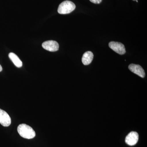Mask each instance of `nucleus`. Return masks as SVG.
<instances>
[{"mask_svg":"<svg viewBox=\"0 0 147 147\" xmlns=\"http://www.w3.org/2000/svg\"><path fill=\"white\" fill-rule=\"evenodd\" d=\"M18 134L21 137L26 139H32L36 136V133L33 128L26 124H21L17 127Z\"/></svg>","mask_w":147,"mask_h":147,"instance_id":"nucleus-1","label":"nucleus"},{"mask_svg":"<svg viewBox=\"0 0 147 147\" xmlns=\"http://www.w3.org/2000/svg\"><path fill=\"white\" fill-rule=\"evenodd\" d=\"M75 8L76 5L72 2L65 1L59 5L58 9V12L60 14H67L73 11Z\"/></svg>","mask_w":147,"mask_h":147,"instance_id":"nucleus-2","label":"nucleus"},{"mask_svg":"<svg viewBox=\"0 0 147 147\" xmlns=\"http://www.w3.org/2000/svg\"><path fill=\"white\" fill-rule=\"evenodd\" d=\"M109 46L113 51L119 55H124L126 53L124 45L121 42L111 41L109 42Z\"/></svg>","mask_w":147,"mask_h":147,"instance_id":"nucleus-3","label":"nucleus"},{"mask_svg":"<svg viewBox=\"0 0 147 147\" xmlns=\"http://www.w3.org/2000/svg\"><path fill=\"white\" fill-rule=\"evenodd\" d=\"M42 47L43 49L47 51L52 52H56L59 50V44L57 41L48 40L42 43Z\"/></svg>","mask_w":147,"mask_h":147,"instance_id":"nucleus-4","label":"nucleus"},{"mask_svg":"<svg viewBox=\"0 0 147 147\" xmlns=\"http://www.w3.org/2000/svg\"><path fill=\"white\" fill-rule=\"evenodd\" d=\"M139 140V134L136 131H132L129 133L125 139V143L129 146H134Z\"/></svg>","mask_w":147,"mask_h":147,"instance_id":"nucleus-5","label":"nucleus"},{"mask_svg":"<svg viewBox=\"0 0 147 147\" xmlns=\"http://www.w3.org/2000/svg\"><path fill=\"white\" fill-rule=\"evenodd\" d=\"M11 123L10 116L4 110L0 109V124L3 126L8 127Z\"/></svg>","mask_w":147,"mask_h":147,"instance_id":"nucleus-6","label":"nucleus"},{"mask_svg":"<svg viewBox=\"0 0 147 147\" xmlns=\"http://www.w3.org/2000/svg\"><path fill=\"white\" fill-rule=\"evenodd\" d=\"M129 69L131 71L142 78H144L145 76L144 70L139 65L131 64L128 66Z\"/></svg>","mask_w":147,"mask_h":147,"instance_id":"nucleus-7","label":"nucleus"},{"mask_svg":"<svg viewBox=\"0 0 147 147\" xmlns=\"http://www.w3.org/2000/svg\"><path fill=\"white\" fill-rule=\"evenodd\" d=\"M94 55L91 51L86 52L83 55L82 62L83 64L85 65L90 64L93 59Z\"/></svg>","mask_w":147,"mask_h":147,"instance_id":"nucleus-8","label":"nucleus"},{"mask_svg":"<svg viewBox=\"0 0 147 147\" xmlns=\"http://www.w3.org/2000/svg\"><path fill=\"white\" fill-rule=\"evenodd\" d=\"M9 57L12 61L14 65L18 68L21 67L23 65V63L18 56L14 53H11L9 54Z\"/></svg>","mask_w":147,"mask_h":147,"instance_id":"nucleus-9","label":"nucleus"},{"mask_svg":"<svg viewBox=\"0 0 147 147\" xmlns=\"http://www.w3.org/2000/svg\"><path fill=\"white\" fill-rule=\"evenodd\" d=\"M90 1L94 4H100L102 0H90Z\"/></svg>","mask_w":147,"mask_h":147,"instance_id":"nucleus-10","label":"nucleus"},{"mask_svg":"<svg viewBox=\"0 0 147 147\" xmlns=\"http://www.w3.org/2000/svg\"><path fill=\"white\" fill-rule=\"evenodd\" d=\"M2 70H3L2 67L1 66V65H0V72H1V71H2Z\"/></svg>","mask_w":147,"mask_h":147,"instance_id":"nucleus-11","label":"nucleus"},{"mask_svg":"<svg viewBox=\"0 0 147 147\" xmlns=\"http://www.w3.org/2000/svg\"><path fill=\"white\" fill-rule=\"evenodd\" d=\"M133 1H137V0H133Z\"/></svg>","mask_w":147,"mask_h":147,"instance_id":"nucleus-12","label":"nucleus"}]
</instances>
